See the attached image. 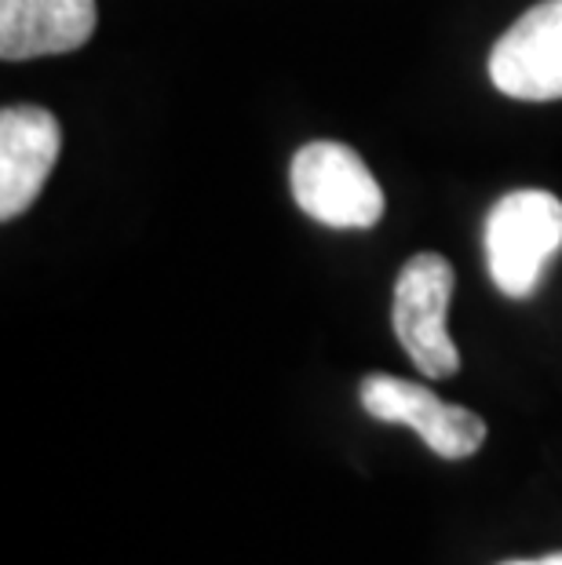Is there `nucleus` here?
I'll list each match as a JSON object with an SVG mask.
<instances>
[{
  "label": "nucleus",
  "instance_id": "8",
  "mask_svg": "<svg viewBox=\"0 0 562 565\" xmlns=\"http://www.w3.org/2000/svg\"><path fill=\"white\" fill-rule=\"evenodd\" d=\"M500 565H544L541 558H511V562H500Z\"/></svg>",
  "mask_w": 562,
  "mask_h": 565
},
{
  "label": "nucleus",
  "instance_id": "4",
  "mask_svg": "<svg viewBox=\"0 0 562 565\" xmlns=\"http://www.w3.org/2000/svg\"><path fill=\"white\" fill-rule=\"evenodd\" d=\"M362 405L369 416L384 419V424H405L413 427L421 441L442 460H468L486 441L483 416H475L471 408L442 402L435 391H427L424 383H410L399 376H373L362 380Z\"/></svg>",
  "mask_w": 562,
  "mask_h": 565
},
{
  "label": "nucleus",
  "instance_id": "3",
  "mask_svg": "<svg viewBox=\"0 0 562 565\" xmlns=\"http://www.w3.org/2000/svg\"><path fill=\"white\" fill-rule=\"evenodd\" d=\"M453 267L438 252H421L402 267L394 281V307L391 324L399 343L405 347L410 362L424 372L427 380L457 376L460 351L446 329V310L453 299Z\"/></svg>",
  "mask_w": 562,
  "mask_h": 565
},
{
  "label": "nucleus",
  "instance_id": "7",
  "mask_svg": "<svg viewBox=\"0 0 562 565\" xmlns=\"http://www.w3.org/2000/svg\"><path fill=\"white\" fill-rule=\"evenodd\" d=\"M99 22L95 0H0V58L63 55L88 44Z\"/></svg>",
  "mask_w": 562,
  "mask_h": 565
},
{
  "label": "nucleus",
  "instance_id": "9",
  "mask_svg": "<svg viewBox=\"0 0 562 565\" xmlns=\"http://www.w3.org/2000/svg\"><path fill=\"white\" fill-rule=\"evenodd\" d=\"M541 562H544V565H562V551H555V555H544Z\"/></svg>",
  "mask_w": 562,
  "mask_h": 565
},
{
  "label": "nucleus",
  "instance_id": "6",
  "mask_svg": "<svg viewBox=\"0 0 562 565\" xmlns=\"http://www.w3.org/2000/svg\"><path fill=\"white\" fill-rule=\"evenodd\" d=\"M63 150V128L44 106L0 114V220H15L44 190Z\"/></svg>",
  "mask_w": 562,
  "mask_h": 565
},
{
  "label": "nucleus",
  "instance_id": "1",
  "mask_svg": "<svg viewBox=\"0 0 562 565\" xmlns=\"http://www.w3.org/2000/svg\"><path fill=\"white\" fill-rule=\"evenodd\" d=\"M562 248V201L548 190H511L486 215L489 278L511 299L537 292Z\"/></svg>",
  "mask_w": 562,
  "mask_h": 565
},
{
  "label": "nucleus",
  "instance_id": "2",
  "mask_svg": "<svg viewBox=\"0 0 562 565\" xmlns=\"http://www.w3.org/2000/svg\"><path fill=\"white\" fill-rule=\"evenodd\" d=\"M289 183L296 204L332 231H369L384 215V190L343 142H307L293 158Z\"/></svg>",
  "mask_w": 562,
  "mask_h": 565
},
{
  "label": "nucleus",
  "instance_id": "5",
  "mask_svg": "<svg viewBox=\"0 0 562 565\" xmlns=\"http://www.w3.org/2000/svg\"><path fill=\"white\" fill-rule=\"evenodd\" d=\"M489 81L522 103L562 99V0L530 8L489 52Z\"/></svg>",
  "mask_w": 562,
  "mask_h": 565
}]
</instances>
